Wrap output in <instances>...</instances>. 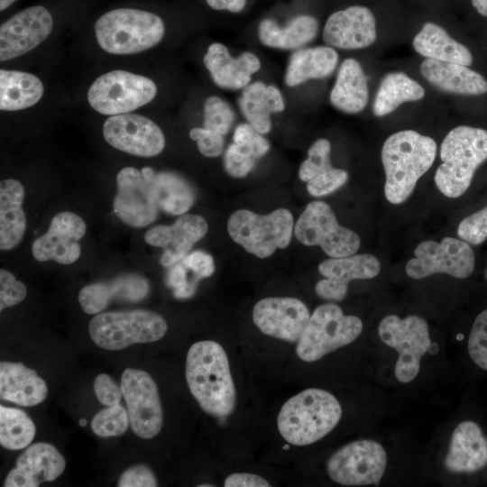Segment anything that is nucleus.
<instances>
[{"mask_svg":"<svg viewBox=\"0 0 487 487\" xmlns=\"http://www.w3.org/2000/svg\"><path fill=\"white\" fill-rule=\"evenodd\" d=\"M186 381L200 408L216 418L230 416L236 406V391L223 346L212 340L193 344L187 354Z\"/></svg>","mask_w":487,"mask_h":487,"instance_id":"nucleus-1","label":"nucleus"},{"mask_svg":"<svg viewBox=\"0 0 487 487\" xmlns=\"http://www.w3.org/2000/svg\"><path fill=\"white\" fill-rule=\"evenodd\" d=\"M436 152L434 139L414 130L396 132L385 140L381 158L386 177L384 194L390 203L400 205L410 197Z\"/></svg>","mask_w":487,"mask_h":487,"instance_id":"nucleus-2","label":"nucleus"},{"mask_svg":"<svg viewBox=\"0 0 487 487\" xmlns=\"http://www.w3.org/2000/svg\"><path fill=\"white\" fill-rule=\"evenodd\" d=\"M342 416V407L329 391L309 388L289 398L280 408L277 427L294 446L311 445L331 432Z\"/></svg>","mask_w":487,"mask_h":487,"instance_id":"nucleus-3","label":"nucleus"},{"mask_svg":"<svg viewBox=\"0 0 487 487\" xmlns=\"http://www.w3.org/2000/svg\"><path fill=\"white\" fill-rule=\"evenodd\" d=\"M442 163L435 183L450 198L462 196L470 187L477 168L487 160V131L459 125L452 129L440 146Z\"/></svg>","mask_w":487,"mask_h":487,"instance_id":"nucleus-4","label":"nucleus"},{"mask_svg":"<svg viewBox=\"0 0 487 487\" xmlns=\"http://www.w3.org/2000/svg\"><path fill=\"white\" fill-rule=\"evenodd\" d=\"M95 34L99 46L108 53L135 54L161 41L165 34V24L153 13L118 8L105 13L96 20Z\"/></svg>","mask_w":487,"mask_h":487,"instance_id":"nucleus-5","label":"nucleus"},{"mask_svg":"<svg viewBox=\"0 0 487 487\" xmlns=\"http://www.w3.org/2000/svg\"><path fill=\"white\" fill-rule=\"evenodd\" d=\"M167 329V322L161 315L145 309L99 313L88 324L92 341L110 351L158 341Z\"/></svg>","mask_w":487,"mask_h":487,"instance_id":"nucleus-6","label":"nucleus"},{"mask_svg":"<svg viewBox=\"0 0 487 487\" xmlns=\"http://www.w3.org/2000/svg\"><path fill=\"white\" fill-rule=\"evenodd\" d=\"M293 229V216L286 208H278L267 215L239 209L227 221V231L233 241L262 259L271 256L278 248L288 247Z\"/></svg>","mask_w":487,"mask_h":487,"instance_id":"nucleus-7","label":"nucleus"},{"mask_svg":"<svg viewBox=\"0 0 487 487\" xmlns=\"http://www.w3.org/2000/svg\"><path fill=\"white\" fill-rule=\"evenodd\" d=\"M362 331L363 323L358 317L345 315L336 304H322L310 316L298 341L297 355L305 362L317 361L354 342Z\"/></svg>","mask_w":487,"mask_h":487,"instance_id":"nucleus-8","label":"nucleus"},{"mask_svg":"<svg viewBox=\"0 0 487 487\" xmlns=\"http://www.w3.org/2000/svg\"><path fill=\"white\" fill-rule=\"evenodd\" d=\"M156 95L157 86L151 78L115 69L92 83L87 101L97 113L111 116L136 110L152 101Z\"/></svg>","mask_w":487,"mask_h":487,"instance_id":"nucleus-9","label":"nucleus"},{"mask_svg":"<svg viewBox=\"0 0 487 487\" xmlns=\"http://www.w3.org/2000/svg\"><path fill=\"white\" fill-rule=\"evenodd\" d=\"M297 240L307 246H319L329 257L354 254L361 245L359 235L339 225L326 202L308 203L294 225Z\"/></svg>","mask_w":487,"mask_h":487,"instance_id":"nucleus-10","label":"nucleus"},{"mask_svg":"<svg viewBox=\"0 0 487 487\" xmlns=\"http://www.w3.org/2000/svg\"><path fill=\"white\" fill-rule=\"evenodd\" d=\"M381 341L399 353L395 364V377L403 383L413 381L420 368L422 356L430 349L428 326L424 318L410 315L403 319L389 315L378 327Z\"/></svg>","mask_w":487,"mask_h":487,"instance_id":"nucleus-11","label":"nucleus"},{"mask_svg":"<svg viewBox=\"0 0 487 487\" xmlns=\"http://www.w3.org/2000/svg\"><path fill=\"white\" fill-rule=\"evenodd\" d=\"M386 465L383 446L374 440L363 439L335 452L326 463V472L331 480L341 485H378Z\"/></svg>","mask_w":487,"mask_h":487,"instance_id":"nucleus-12","label":"nucleus"},{"mask_svg":"<svg viewBox=\"0 0 487 487\" xmlns=\"http://www.w3.org/2000/svg\"><path fill=\"white\" fill-rule=\"evenodd\" d=\"M415 258L405 267L409 277L416 280L436 273H445L457 279L469 277L474 269V253L467 242L445 237L440 243L427 240L414 250Z\"/></svg>","mask_w":487,"mask_h":487,"instance_id":"nucleus-13","label":"nucleus"},{"mask_svg":"<svg viewBox=\"0 0 487 487\" xmlns=\"http://www.w3.org/2000/svg\"><path fill=\"white\" fill-rule=\"evenodd\" d=\"M120 385L133 433L144 439L155 437L162 427L163 412L154 380L145 371L126 368Z\"/></svg>","mask_w":487,"mask_h":487,"instance_id":"nucleus-14","label":"nucleus"},{"mask_svg":"<svg viewBox=\"0 0 487 487\" xmlns=\"http://www.w3.org/2000/svg\"><path fill=\"white\" fill-rule=\"evenodd\" d=\"M103 136L116 150L139 157L156 156L165 147V137L158 124L137 114L109 116L103 125Z\"/></svg>","mask_w":487,"mask_h":487,"instance_id":"nucleus-15","label":"nucleus"},{"mask_svg":"<svg viewBox=\"0 0 487 487\" xmlns=\"http://www.w3.org/2000/svg\"><path fill=\"white\" fill-rule=\"evenodd\" d=\"M117 193L114 210L124 224L142 227L158 215V202L150 178L133 167L123 168L116 176Z\"/></svg>","mask_w":487,"mask_h":487,"instance_id":"nucleus-16","label":"nucleus"},{"mask_svg":"<svg viewBox=\"0 0 487 487\" xmlns=\"http://www.w3.org/2000/svg\"><path fill=\"white\" fill-rule=\"evenodd\" d=\"M53 27V19L42 5L27 7L7 19L0 27V60L20 57L44 41Z\"/></svg>","mask_w":487,"mask_h":487,"instance_id":"nucleus-17","label":"nucleus"},{"mask_svg":"<svg viewBox=\"0 0 487 487\" xmlns=\"http://www.w3.org/2000/svg\"><path fill=\"white\" fill-rule=\"evenodd\" d=\"M309 317L307 306L290 297L265 298L253 309V321L262 334L290 343H298Z\"/></svg>","mask_w":487,"mask_h":487,"instance_id":"nucleus-18","label":"nucleus"},{"mask_svg":"<svg viewBox=\"0 0 487 487\" xmlns=\"http://www.w3.org/2000/svg\"><path fill=\"white\" fill-rule=\"evenodd\" d=\"M86 231V223L79 216L60 212L52 217L47 232L32 243V255L39 262L71 264L80 256L78 240L83 238Z\"/></svg>","mask_w":487,"mask_h":487,"instance_id":"nucleus-19","label":"nucleus"},{"mask_svg":"<svg viewBox=\"0 0 487 487\" xmlns=\"http://www.w3.org/2000/svg\"><path fill=\"white\" fill-rule=\"evenodd\" d=\"M322 38L326 45L341 50H360L377 38L376 20L363 5H352L333 13L326 20Z\"/></svg>","mask_w":487,"mask_h":487,"instance_id":"nucleus-20","label":"nucleus"},{"mask_svg":"<svg viewBox=\"0 0 487 487\" xmlns=\"http://www.w3.org/2000/svg\"><path fill=\"white\" fill-rule=\"evenodd\" d=\"M319 273L325 279L315 287L318 297L326 300L341 301L353 280H369L381 271L379 260L371 254H353L329 258L318 265Z\"/></svg>","mask_w":487,"mask_h":487,"instance_id":"nucleus-21","label":"nucleus"},{"mask_svg":"<svg viewBox=\"0 0 487 487\" xmlns=\"http://www.w3.org/2000/svg\"><path fill=\"white\" fill-rule=\"evenodd\" d=\"M207 229L203 216L183 214L171 225H156L149 229L144 240L149 245L164 249L161 263L170 267L188 253L194 244L206 235Z\"/></svg>","mask_w":487,"mask_h":487,"instance_id":"nucleus-22","label":"nucleus"},{"mask_svg":"<svg viewBox=\"0 0 487 487\" xmlns=\"http://www.w3.org/2000/svg\"><path fill=\"white\" fill-rule=\"evenodd\" d=\"M66 462L58 449L45 442L35 443L16 460V466L7 474L5 487H37L43 482L56 480L65 470Z\"/></svg>","mask_w":487,"mask_h":487,"instance_id":"nucleus-23","label":"nucleus"},{"mask_svg":"<svg viewBox=\"0 0 487 487\" xmlns=\"http://www.w3.org/2000/svg\"><path fill=\"white\" fill-rule=\"evenodd\" d=\"M203 62L213 82L218 87L228 90L244 88L262 66L260 59L253 52L246 51L234 58L221 42L208 46Z\"/></svg>","mask_w":487,"mask_h":487,"instance_id":"nucleus-24","label":"nucleus"},{"mask_svg":"<svg viewBox=\"0 0 487 487\" xmlns=\"http://www.w3.org/2000/svg\"><path fill=\"white\" fill-rule=\"evenodd\" d=\"M149 282L135 273L120 275L109 281H99L83 287L78 293V302L87 314H98L112 300L137 302L149 292Z\"/></svg>","mask_w":487,"mask_h":487,"instance_id":"nucleus-25","label":"nucleus"},{"mask_svg":"<svg viewBox=\"0 0 487 487\" xmlns=\"http://www.w3.org/2000/svg\"><path fill=\"white\" fill-rule=\"evenodd\" d=\"M446 468L452 473H471L487 464V440L482 428L473 421L459 423L452 433Z\"/></svg>","mask_w":487,"mask_h":487,"instance_id":"nucleus-26","label":"nucleus"},{"mask_svg":"<svg viewBox=\"0 0 487 487\" xmlns=\"http://www.w3.org/2000/svg\"><path fill=\"white\" fill-rule=\"evenodd\" d=\"M420 73L428 83L446 93L475 96L487 92V80L462 64L425 59Z\"/></svg>","mask_w":487,"mask_h":487,"instance_id":"nucleus-27","label":"nucleus"},{"mask_svg":"<svg viewBox=\"0 0 487 487\" xmlns=\"http://www.w3.org/2000/svg\"><path fill=\"white\" fill-rule=\"evenodd\" d=\"M48 395V386L37 372L23 363H0L1 399L25 407L41 403Z\"/></svg>","mask_w":487,"mask_h":487,"instance_id":"nucleus-28","label":"nucleus"},{"mask_svg":"<svg viewBox=\"0 0 487 487\" xmlns=\"http://www.w3.org/2000/svg\"><path fill=\"white\" fill-rule=\"evenodd\" d=\"M238 106L247 123L264 135L271 129V114L282 112L285 102L276 86L255 81L243 88Z\"/></svg>","mask_w":487,"mask_h":487,"instance_id":"nucleus-29","label":"nucleus"},{"mask_svg":"<svg viewBox=\"0 0 487 487\" xmlns=\"http://www.w3.org/2000/svg\"><path fill=\"white\" fill-rule=\"evenodd\" d=\"M331 105L345 114H358L368 104L367 77L358 60L345 59L340 65L329 95Z\"/></svg>","mask_w":487,"mask_h":487,"instance_id":"nucleus-30","label":"nucleus"},{"mask_svg":"<svg viewBox=\"0 0 487 487\" xmlns=\"http://www.w3.org/2000/svg\"><path fill=\"white\" fill-rule=\"evenodd\" d=\"M337 51L327 45L297 50L291 54L284 75V82L294 87L311 79L330 76L336 68Z\"/></svg>","mask_w":487,"mask_h":487,"instance_id":"nucleus-31","label":"nucleus"},{"mask_svg":"<svg viewBox=\"0 0 487 487\" xmlns=\"http://www.w3.org/2000/svg\"><path fill=\"white\" fill-rule=\"evenodd\" d=\"M318 29L317 18L308 14L295 16L283 27L274 20L266 18L259 23L258 37L267 47L290 51L312 41L317 37Z\"/></svg>","mask_w":487,"mask_h":487,"instance_id":"nucleus-32","label":"nucleus"},{"mask_svg":"<svg viewBox=\"0 0 487 487\" xmlns=\"http://www.w3.org/2000/svg\"><path fill=\"white\" fill-rule=\"evenodd\" d=\"M24 188L14 179L0 182V249L7 251L23 239L26 229V217L22 207Z\"/></svg>","mask_w":487,"mask_h":487,"instance_id":"nucleus-33","label":"nucleus"},{"mask_svg":"<svg viewBox=\"0 0 487 487\" xmlns=\"http://www.w3.org/2000/svg\"><path fill=\"white\" fill-rule=\"evenodd\" d=\"M413 49L425 59L448 61L471 66L473 55L469 49L440 25L427 22L412 41Z\"/></svg>","mask_w":487,"mask_h":487,"instance_id":"nucleus-34","label":"nucleus"},{"mask_svg":"<svg viewBox=\"0 0 487 487\" xmlns=\"http://www.w3.org/2000/svg\"><path fill=\"white\" fill-rule=\"evenodd\" d=\"M44 92L41 79L33 74L4 69L0 70V109L18 111L38 103Z\"/></svg>","mask_w":487,"mask_h":487,"instance_id":"nucleus-35","label":"nucleus"},{"mask_svg":"<svg viewBox=\"0 0 487 487\" xmlns=\"http://www.w3.org/2000/svg\"><path fill=\"white\" fill-rule=\"evenodd\" d=\"M425 95V88L407 74L390 72L381 80L372 104V113L376 117L385 116L403 103L419 101Z\"/></svg>","mask_w":487,"mask_h":487,"instance_id":"nucleus-36","label":"nucleus"},{"mask_svg":"<svg viewBox=\"0 0 487 487\" xmlns=\"http://www.w3.org/2000/svg\"><path fill=\"white\" fill-rule=\"evenodd\" d=\"M142 170L152 183L160 208L171 215H183L193 205V190L184 179L172 172H155L149 167Z\"/></svg>","mask_w":487,"mask_h":487,"instance_id":"nucleus-37","label":"nucleus"},{"mask_svg":"<svg viewBox=\"0 0 487 487\" xmlns=\"http://www.w3.org/2000/svg\"><path fill=\"white\" fill-rule=\"evenodd\" d=\"M35 425L22 409L0 406V444L4 448L27 447L34 438Z\"/></svg>","mask_w":487,"mask_h":487,"instance_id":"nucleus-38","label":"nucleus"},{"mask_svg":"<svg viewBox=\"0 0 487 487\" xmlns=\"http://www.w3.org/2000/svg\"><path fill=\"white\" fill-rule=\"evenodd\" d=\"M130 423L128 411L119 403L98 411L91 421L93 432L101 436H116L124 434Z\"/></svg>","mask_w":487,"mask_h":487,"instance_id":"nucleus-39","label":"nucleus"},{"mask_svg":"<svg viewBox=\"0 0 487 487\" xmlns=\"http://www.w3.org/2000/svg\"><path fill=\"white\" fill-rule=\"evenodd\" d=\"M235 120L231 106L217 96H208L203 106V127L219 133H228Z\"/></svg>","mask_w":487,"mask_h":487,"instance_id":"nucleus-40","label":"nucleus"},{"mask_svg":"<svg viewBox=\"0 0 487 487\" xmlns=\"http://www.w3.org/2000/svg\"><path fill=\"white\" fill-rule=\"evenodd\" d=\"M331 144L326 138L315 141L308 151V158L300 164L299 177L308 182L333 168L330 159Z\"/></svg>","mask_w":487,"mask_h":487,"instance_id":"nucleus-41","label":"nucleus"},{"mask_svg":"<svg viewBox=\"0 0 487 487\" xmlns=\"http://www.w3.org/2000/svg\"><path fill=\"white\" fill-rule=\"evenodd\" d=\"M233 142L243 153L256 160L264 156L270 150L268 140L248 123L240 124L235 127Z\"/></svg>","mask_w":487,"mask_h":487,"instance_id":"nucleus-42","label":"nucleus"},{"mask_svg":"<svg viewBox=\"0 0 487 487\" xmlns=\"http://www.w3.org/2000/svg\"><path fill=\"white\" fill-rule=\"evenodd\" d=\"M467 346L473 363L487 371V308L476 317Z\"/></svg>","mask_w":487,"mask_h":487,"instance_id":"nucleus-43","label":"nucleus"},{"mask_svg":"<svg viewBox=\"0 0 487 487\" xmlns=\"http://www.w3.org/2000/svg\"><path fill=\"white\" fill-rule=\"evenodd\" d=\"M460 239L477 245L487 239V207L464 218L457 228Z\"/></svg>","mask_w":487,"mask_h":487,"instance_id":"nucleus-44","label":"nucleus"},{"mask_svg":"<svg viewBox=\"0 0 487 487\" xmlns=\"http://www.w3.org/2000/svg\"><path fill=\"white\" fill-rule=\"evenodd\" d=\"M348 179V173L342 169L331 168L307 182V190L313 197H322L340 188Z\"/></svg>","mask_w":487,"mask_h":487,"instance_id":"nucleus-45","label":"nucleus"},{"mask_svg":"<svg viewBox=\"0 0 487 487\" xmlns=\"http://www.w3.org/2000/svg\"><path fill=\"white\" fill-rule=\"evenodd\" d=\"M25 285L8 271L0 270V310L14 306L26 297Z\"/></svg>","mask_w":487,"mask_h":487,"instance_id":"nucleus-46","label":"nucleus"},{"mask_svg":"<svg viewBox=\"0 0 487 487\" xmlns=\"http://www.w3.org/2000/svg\"><path fill=\"white\" fill-rule=\"evenodd\" d=\"M189 136L197 142L199 152L205 157L214 158L219 156L224 150L225 135L205 127H194Z\"/></svg>","mask_w":487,"mask_h":487,"instance_id":"nucleus-47","label":"nucleus"},{"mask_svg":"<svg viewBox=\"0 0 487 487\" xmlns=\"http://www.w3.org/2000/svg\"><path fill=\"white\" fill-rule=\"evenodd\" d=\"M256 159L244 154L236 145L232 142L225 150L224 155V167L225 171L233 178L246 177L253 169Z\"/></svg>","mask_w":487,"mask_h":487,"instance_id":"nucleus-48","label":"nucleus"},{"mask_svg":"<svg viewBox=\"0 0 487 487\" xmlns=\"http://www.w3.org/2000/svg\"><path fill=\"white\" fill-rule=\"evenodd\" d=\"M155 474L145 464H135L123 472L117 482L119 487H155Z\"/></svg>","mask_w":487,"mask_h":487,"instance_id":"nucleus-49","label":"nucleus"},{"mask_svg":"<svg viewBox=\"0 0 487 487\" xmlns=\"http://www.w3.org/2000/svg\"><path fill=\"white\" fill-rule=\"evenodd\" d=\"M94 391L98 401L106 407L119 403L124 397L121 385L106 373H100L95 378Z\"/></svg>","mask_w":487,"mask_h":487,"instance_id":"nucleus-50","label":"nucleus"},{"mask_svg":"<svg viewBox=\"0 0 487 487\" xmlns=\"http://www.w3.org/2000/svg\"><path fill=\"white\" fill-rule=\"evenodd\" d=\"M168 273L167 282L174 288L175 296L178 298H187L193 294L195 282L188 281L187 279V267L180 262L170 266Z\"/></svg>","mask_w":487,"mask_h":487,"instance_id":"nucleus-51","label":"nucleus"},{"mask_svg":"<svg viewBox=\"0 0 487 487\" xmlns=\"http://www.w3.org/2000/svg\"><path fill=\"white\" fill-rule=\"evenodd\" d=\"M181 262L190 270L198 279L210 276L215 271L212 256L203 251H195L187 254Z\"/></svg>","mask_w":487,"mask_h":487,"instance_id":"nucleus-52","label":"nucleus"},{"mask_svg":"<svg viewBox=\"0 0 487 487\" xmlns=\"http://www.w3.org/2000/svg\"><path fill=\"white\" fill-rule=\"evenodd\" d=\"M225 487H270L263 477L250 473H234L228 475L224 482Z\"/></svg>","mask_w":487,"mask_h":487,"instance_id":"nucleus-53","label":"nucleus"},{"mask_svg":"<svg viewBox=\"0 0 487 487\" xmlns=\"http://www.w3.org/2000/svg\"><path fill=\"white\" fill-rule=\"evenodd\" d=\"M207 4L215 10H225L239 13L246 5V0H206Z\"/></svg>","mask_w":487,"mask_h":487,"instance_id":"nucleus-54","label":"nucleus"},{"mask_svg":"<svg viewBox=\"0 0 487 487\" xmlns=\"http://www.w3.org/2000/svg\"><path fill=\"white\" fill-rule=\"evenodd\" d=\"M472 5L481 15L487 17V0H472Z\"/></svg>","mask_w":487,"mask_h":487,"instance_id":"nucleus-55","label":"nucleus"},{"mask_svg":"<svg viewBox=\"0 0 487 487\" xmlns=\"http://www.w3.org/2000/svg\"><path fill=\"white\" fill-rule=\"evenodd\" d=\"M16 0H0V10L4 11L8 8Z\"/></svg>","mask_w":487,"mask_h":487,"instance_id":"nucleus-56","label":"nucleus"},{"mask_svg":"<svg viewBox=\"0 0 487 487\" xmlns=\"http://www.w3.org/2000/svg\"><path fill=\"white\" fill-rule=\"evenodd\" d=\"M87 421L86 418H80V420H79V425H80L81 427H85V426L87 425Z\"/></svg>","mask_w":487,"mask_h":487,"instance_id":"nucleus-57","label":"nucleus"},{"mask_svg":"<svg viewBox=\"0 0 487 487\" xmlns=\"http://www.w3.org/2000/svg\"><path fill=\"white\" fill-rule=\"evenodd\" d=\"M485 278L487 279V270H486V272H485Z\"/></svg>","mask_w":487,"mask_h":487,"instance_id":"nucleus-58","label":"nucleus"}]
</instances>
